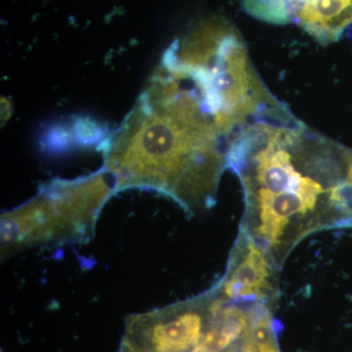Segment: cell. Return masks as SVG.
I'll return each instance as SVG.
<instances>
[{"label":"cell","mask_w":352,"mask_h":352,"mask_svg":"<svg viewBox=\"0 0 352 352\" xmlns=\"http://www.w3.org/2000/svg\"><path fill=\"white\" fill-rule=\"evenodd\" d=\"M349 153L289 109L243 127L229 145L227 166L244 189V234L279 263L307 234L351 226Z\"/></svg>","instance_id":"cell-1"},{"label":"cell","mask_w":352,"mask_h":352,"mask_svg":"<svg viewBox=\"0 0 352 352\" xmlns=\"http://www.w3.org/2000/svg\"><path fill=\"white\" fill-rule=\"evenodd\" d=\"M292 22L327 45L352 24V0H294Z\"/></svg>","instance_id":"cell-6"},{"label":"cell","mask_w":352,"mask_h":352,"mask_svg":"<svg viewBox=\"0 0 352 352\" xmlns=\"http://www.w3.org/2000/svg\"><path fill=\"white\" fill-rule=\"evenodd\" d=\"M259 352H280L276 346V342H270V344H263L258 346Z\"/></svg>","instance_id":"cell-7"},{"label":"cell","mask_w":352,"mask_h":352,"mask_svg":"<svg viewBox=\"0 0 352 352\" xmlns=\"http://www.w3.org/2000/svg\"><path fill=\"white\" fill-rule=\"evenodd\" d=\"M231 138L195 83L162 66L105 152L113 192L155 190L192 214L214 205Z\"/></svg>","instance_id":"cell-2"},{"label":"cell","mask_w":352,"mask_h":352,"mask_svg":"<svg viewBox=\"0 0 352 352\" xmlns=\"http://www.w3.org/2000/svg\"><path fill=\"white\" fill-rule=\"evenodd\" d=\"M113 192L105 170L50 182L31 201L2 215L1 258L34 247L91 239Z\"/></svg>","instance_id":"cell-4"},{"label":"cell","mask_w":352,"mask_h":352,"mask_svg":"<svg viewBox=\"0 0 352 352\" xmlns=\"http://www.w3.org/2000/svg\"><path fill=\"white\" fill-rule=\"evenodd\" d=\"M347 182H349V188H351L352 196V152L349 153V164H347L346 171Z\"/></svg>","instance_id":"cell-8"},{"label":"cell","mask_w":352,"mask_h":352,"mask_svg":"<svg viewBox=\"0 0 352 352\" xmlns=\"http://www.w3.org/2000/svg\"><path fill=\"white\" fill-rule=\"evenodd\" d=\"M226 300L254 302L270 298L271 258L258 243L243 234L234 252L228 272L217 286Z\"/></svg>","instance_id":"cell-5"},{"label":"cell","mask_w":352,"mask_h":352,"mask_svg":"<svg viewBox=\"0 0 352 352\" xmlns=\"http://www.w3.org/2000/svg\"><path fill=\"white\" fill-rule=\"evenodd\" d=\"M163 65L195 82L231 138L252 120L287 108L264 85L244 39L226 18L201 21L175 41Z\"/></svg>","instance_id":"cell-3"}]
</instances>
